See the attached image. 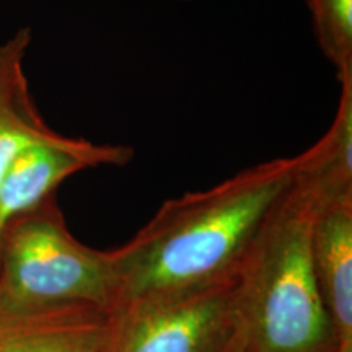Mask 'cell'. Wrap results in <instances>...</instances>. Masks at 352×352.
Returning <instances> with one entry per match:
<instances>
[{"label":"cell","instance_id":"obj_1","mask_svg":"<svg viewBox=\"0 0 352 352\" xmlns=\"http://www.w3.org/2000/svg\"><path fill=\"white\" fill-rule=\"evenodd\" d=\"M294 170L296 157L274 158L164 202L134 239L109 252L116 308L235 279Z\"/></svg>","mask_w":352,"mask_h":352},{"label":"cell","instance_id":"obj_2","mask_svg":"<svg viewBox=\"0 0 352 352\" xmlns=\"http://www.w3.org/2000/svg\"><path fill=\"white\" fill-rule=\"evenodd\" d=\"M315 202L296 183L235 277L236 336L246 352H338L310 258Z\"/></svg>","mask_w":352,"mask_h":352},{"label":"cell","instance_id":"obj_3","mask_svg":"<svg viewBox=\"0 0 352 352\" xmlns=\"http://www.w3.org/2000/svg\"><path fill=\"white\" fill-rule=\"evenodd\" d=\"M116 308L111 253L78 241L56 196L0 232V316Z\"/></svg>","mask_w":352,"mask_h":352},{"label":"cell","instance_id":"obj_4","mask_svg":"<svg viewBox=\"0 0 352 352\" xmlns=\"http://www.w3.org/2000/svg\"><path fill=\"white\" fill-rule=\"evenodd\" d=\"M235 340L232 279L116 308L109 352H223Z\"/></svg>","mask_w":352,"mask_h":352},{"label":"cell","instance_id":"obj_5","mask_svg":"<svg viewBox=\"0 0 352 352\" xmlns=\"http://www.w3.org/2000/svg\"><path fill=\"white\" fill-rule=\"evenodd\" d=\"M134 158L127 145L95 144L54 134L26 145L0 182V232L16 215L36 208L72 175L98 166H124Z\"/></svg>","mask_w":352,"mask_h":352},{"label":"cell","instance_id":"obj_6","mask_svg":"<svg viewBox=\"0 0 352 352\" xmlns=\"http://www.w3.org/2000/svg\"><path fill=\"white\" fill-rule=\"evenodd\" d=\"M310 258L340 342H352V202L315 209Z\"/></svg>","mask_w":352,"mask_h":352},{"label":"cell","instance_id":"obj_7","mask_svg":"<svg viewBox=\"0 0 352 352\" xmlns=\"http://www.w3.org/2000/svg\"><path fill=\"white\" fill-rule=\"evenodd\" d=\"M114 310L0 316V352H109Z\"/></svg>","mask_w":352,"mask_h":352},{"label":"cell","instance_id":"obj_8","mask_svg":"<svg viewBox=\"0 0 352 352\" xmlns=\"http://www.w3.org/2000/svg\"><path fill=\"white\" fill-rule=\"evenodd\" d=\"M336 114L318 142L296 157L294 183L316 209L352 202V76L340 80Z\"/></svg>","mask_w":352,"mask_h":352},{"label":"cell","instance_id":"obj_9","mask_svg":"<svg viewBox=\"0 0 352 352\" xmlns=\"http://www.w3.org/2000/svg\"><path fill=\"white\" fill-rule=\"evenodd\" d=\"M30 44L32 30L28 26L0 44V182L26 145L56 132L43 120L30 91L25 72Z\"/></svg>","mask_w":352,"mask_h":352},{"label":"cell","instance_id":"obj_10","mask_svg":"<svg viewBox=\"0 0 352 352\" xmlns=\"http://www.w3.org/2000/svg\"><path fill=\"white\" fill-rule=\"evenodd\" d=\"M316 41L336 69L338 80L352 76V0H307Z\"/></svg>","mask_w":352,"mask_h":352},{"label":"cell","instance_id":"obj_11","mask_svg":"<svg viewBox=\"0 0 352 352\" xmlns=\"http://www.w3.org/2000/svg\"><path fill=\"white\" fill-rule=\"evenodd\" d=\"M223 352H246V351L243 349V346H241V344H240V341H239V336H236V340H235V341H233V342H232V344H230V346H228V347H227V349H226V351H223Z\"/></svg>","mask_w":352,"mask_h":352},{"label":"cell","instance_id":"obj_12","mask_svg":"<svg viewBox=\"0 0 352 352\" xmlns=\"http://www.w3.org/2000/svg\"><path fill=\"white\" fill-rule=\"evenodd\" d=\"M338 352H352V342H341Z\"/></svg>","mask_w":352,"mask_h":352},{"label":"cell","instance_id":"obj_13","mask_svg":"<svg viewBox=\"0 0 352 352\" xmlns=\"http://www.w3.org/2000/svg\"><path fill=\"white\" fill-rule=\"evenodd\" d=\"M175 2H197V0H175Z\"/></svg>","mask_w":352,"mask_h":352}]
</instances>
